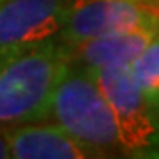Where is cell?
Here are the masks:
<instances>
[{
  "label": "cell",
  "instance_id": "cell-5",
  "mask_svg": "<svg viewBox=\"0 0 159 159\" xmlns=\"http://www.w3.org/2000/svg\"><path fill=\"white\" fill-rule=\"evenodd\" d=\"M140 27H159L147 0H71L60 43L71 44Z\"/></svg>",
  "mask_w": 159,
  "mask_h": 159
},
{
  "label": "cell",
  "instance_id": "cell-6",
  "mask_svg": "<svg viewBox=\"0 0 159 159\" xmlns=\"http://www.w3.org/2000/svg\"><path fill=\"white\" fill-rule=\"evenodd\" d=\"M157 32L159 27H140L64 46L69 64L85 67L89 71L106 67H129L131 62L142 53V50L156 37Z\"/></svg>",
  "mask_w": 159,
  "mask_h": 159
},
{
  "label": "cell",
  "instance_id": "cell-9",
  "mask_svg": "<svg viewBox=\"0 0 159 159\" xmlns=\"http://www.w3.org/2000/svg\"><path fill=\"white\" fill-rule=\"evenodd\" d=\"M11 157V148H9V138L7 129H0V159Z\"/></svg>",
  "mask_w": 159,
  "mask_h": 159
},
{
  "label": "cell",
  "instance_id": "cell-1",
  "mask_svg": "<svg viewBox=\"0 0 159 159\" xmlns=\"http://www.w3.org/2000/svg\"><path fill=\"white\" fill-rule=\"evenodd\" d=\"M67 66L60 41L0 62V129L48 120L53 90Z\"/></svg>",
  "mask_w": 159,
  "mask_h": 159
},
{
  "label": "cell",
  "instance_id": "cell-8",
  "mask_svg": "<svg viewBox=\"0 0 159 159\" xmlns=\"http://www.w3.org/2000/svg\"><path fill=\"white\" fill-rule=\"evenodd\" d=\"M148 104L159 113V32L127 67Z\"/></svg>",
  "mask_w": 159,
  "mask_h": 159
},
{
  "label": "cell",
  "instance_id": "cell-2",
  "mask_svg": "<svg viewBox=\"0 0 159 159\" xmlns=\"http://www.w3.org/2000/svg\"><path fill=\"white\" fill-rule=\"evenodd\" d=\"M48 120L97 152L99 157L113 152L122 156L111 108L89 69L74 64L67 66L53 90Z\"/></svg>",
  "mask_w": 159,
  "mask_h": 159
},
{
  "label": "cell",
  "instance_id": "cell-4",
  "mask_svg": "<svg viewBox=\"0 0 159 159\" xmlns=\"http://www.w3.org/2000/svg\"><path fill=\"white\" fill-rule=\"evenodd\" d=\"M71 0H0V62L62 39Z\"/></svg>",
  "mask_w": 159,
  "mask_h": 159
},
{
  "label": "cell",
  "instance_id": "cell-7",
  "mask_svg": "<svg viewBox=\"0 0 159 159\" xmlns=\"http://www.w3.org/2000/svg\"><path fill=\"white\" fill-rule=\"evenodd\" d=\"M30 122L7 129L11 157L14 159H90L99 157L55 122Z\"/></svg>",
  "mask_w": 159,
  "mask_h": 159
},
{
  "label": "cell",
  "instance_id": "cell-3",
  "mask_svg": "<svg viewBox=\"0 0 159 159\" xmlns=\"http://www.w3.org/2000/svg\"><path fill=\"white\" fill-rule=\"evenodd\" d=\"M90 73L111 108L122 156H159V113L140 92L127 67H106Z\"/></svg>",
  "mask_w": 159,
  "mask_h": 159
}]
</instances>
